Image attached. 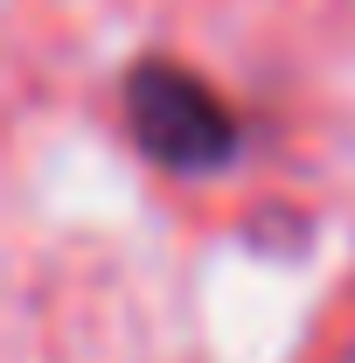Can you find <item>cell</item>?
Instances as JSON below:
<instances>
[{
    "mask_svg": "<svg viewBox=\"0 0 355 363\" xmlns=\"http://www.w3.org/2000/svg\"><path fill=\"white\" fill-rule=\"evenodd\" d=\"M126 133L146 161H161L175 175H202L237 154V112L195 70L153 56L126 77Z\"/></svg>",
    "mask_w": 355,
    "mask_h": 363,
    "instance_id": "obj_1",
    "label": "cell"
}]
</instances>
